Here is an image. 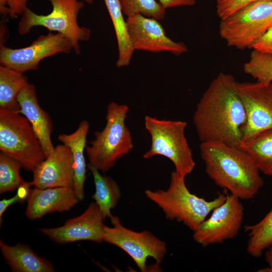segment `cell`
Returning <instances> with one entry per match:
<instances>
[{"label": "cell", "instance_id": "cell-1", "mask_svg": "<svg viewBox=\"0 0 272 272\" xmlns=\"http://www.w3.org/2000/svg\"><path fill=\"white\" fill-rule=\"evenodd\" d=\"M237 81L221 72L197 104L193 122L201 142H218L238 147L243 141L246 113Z\"/></svg>", "mask_w": 272, "mask_h": 272}, {"label": "cell", "instance_id": "cell-2", "mask_svg": "<svg viewBox=\"0 0 272 272\" xmlns=\"http://www.w3.org/2000/svg\"><path fill=\"white\" fill-rule=\"evenodd\" d=\"M200 157L215 184L240 199L254 198L264 182L252 159L238 147L221 142H201Z\"/></svg>", "mask_w": 272, "mask_h": 272}, {"label": "cell", "instance_id": "cell-3", "mask_svg": "<svg viewBox=\"0 0 272 272\" xmlns=\"http://www.w3.org/2000/svg\"><path fill=\"white\" fill-rule=\"evenodd\" d=\"M185 178L174 171L166 190L147 189L145 193L161 209L167 219L182 223L194 231L211 212L225 201L228 191L224 190L213 200H206L190 192Z\"/></svg>", "mask_w": 272, "mask_h": 272}, {"label": "cell", "instance_id": "cell-4", "mask_svg": "<svg viewBox=\"0 0 272 272\" xmlns=\"http://www.w3.org/2000/svg\"><path fill=\"white\" fill-rule=\"evenodd\" d=\"M128 110L126 104L109 103L104 128L94 132V139L90 145L86 146L85 152L89 164L100 171H109L118 159L133 147L132 135L125 124Z\"/></svg>", "mask_w": 272, "mask_h": 272}, {"label": "cell", "instance_id": "cell-5", "mask_svg": "<svg viewBox=\"0 0 272 272\" xmlns=\"http://www.w3.org/2000/svg\"><path fill=\"white\" fill-rule=\"evenodd\" d=\"M144 123L150 135L151 144L143 158L163 156L173 163L175 171L179 174L186 177L190 174L195 163L185 134L187 123L147 115Z\"/></svg>", "mask_w": 272, "mask_h": 272}, {"label": "cell", "instance_id": "cell-6", "mask_svg": "<svg viewBox=\"0 0 272 272\" xmlns=\"http://www.w3.org/2000/svg\"><path fill=\"white\" fill-rule=\"evenodd\" d=\"M0 151L33 171L45 158L41 143L28 120L20 112L0 108Z\"/></svg>", "mask_w": 272, "mask_h": 272}, {"label": "cell", "instance_id": "cell-7", "mask_svg": "<svg viewBox=\"0 0 272 272\" xmlns=\"http://www.w3.org/2000/svg\"><path fill=\"white\" fill-rule=\"evenodd\" d=\"M48 1L52 10L46 15H38L28 8L25 11L18 24V33L24 35L34 27H45L66 37L71 41L73 50L79 54L80 43L88 40L91 34L89 29L81 27L78 23V16L84 7V3L79 0Z\"/></svg>", "mask_w": 272, "mask_h": 272}, {"label": "cell", "instance_id": "cell-8", "mask_svg": "<svg viewBox=\"0 0 272 272\" xmlns=\"http://www.w3.org/2000/svg\"><path fill=\"white\" fill-rule=\"evenodd\" d=\"M271 26L272 1H258L221 20L219 32L228 46L244 50L251 48Z\"/></svg>", "mask_w": 272, "mask_h": 272}, {"label": "cell", "instance_id": "cell-9", "mask_svg": "<svg viewBox=\"0 0 272 272\" xmlns=\"http://www.w3.org/2000/svg\"><path fill=\"white\" fill-rule=\"evenodd\" d=\"M112 227L105 225L103 242L117 246L133 259L142 271H147V260L153 258L159 266L167 253L165 242L151 232H137L123 226L119 217L112 215L109 218Z\"/></svg>", "mask_w": 272, "mask_h": 272}, {"label": "cell", "instance_id": "cell-10", "mask_svg": "<svg viewBox=\"0 0 272 272\" xmlns=\"http://www.w3.org/2000/svg\"><path fill=\"white\" fill-rule=\"evenodd\" d=\"M73 49L71 41L59 34L49 32L41 35L30 45L11 48L1 44V65L24 74L38 69L43 59L59 53H69Z\"/></svg>", "mask_w": 272, "mask_h": 272}, {"label": "cell", "instance_id": "cell-11", "mask_svg": "<svg viewBox=\"0 0 272 272\" xmlns=\"http://www.w3.org/2000/svg\"><path fill=\"white\" fill-rule=\"evenodd\" d=\"M240 199L230 193L193 231V239L201 246L222 243L234 238L242 227L244 207Z\"/></svg>", "mask_w": 272, "mask_h": 272}, {"label": "cell", "instance_id": "cell-12", "mask_svg": "<svg viewBox=\"0 0 272 272\" xmlns=\"http://www.w3.org/2000/svg\"><path fill=\"white\" fill-rule=\"evenodd\" d=\"M236 88L246 113L243 141L272 128V83L237 82Z\"/></svg>", "mask_w": 272, "mask_h": 272}, {"label": "cell", "instance_id": "cell-13", "mask_svg": "<svg viewBox=\"0 0 272 272\" xmlns=\"http://www.w3.org/2000/svg\"><path fill=\"white\" fill-rule=\"evenodd\" d=\"M126 21L130 41L134 50L152 52L167 51L176 55L188 51L184 43L174 41L166 35L158 20L135 14L127 17Z\"/></svg>", "mask_w": 272, "mask_h": 272}, {"label": "cell", "instance_id": "cell-14", "mask_svg": "<svg viewBox=\"0 0 272 272\" xmlns=\"http://www.w3.org/2000/svg\"><path fill=\"white\" fill-rule=\"evenodd\" d=\"M104 219L99 206L95 202H93L81 215L69 220L62 226L52 228H41L40 230L58 244L82 240L101 243L103 242Z\"/></svg>", "mask_w": 272, "mask_h": 272}, {"label": "cell", "instance_id": "cell-15", "mask_svg": "<svg viewBox=\"0 0 272 272\" xmlns=\"http://www.w3.org/2000/svg\"><path fill=\"white\" fill-rule=\"evenodd\" d=\"M33 186L38 188L56 187H73L74 167L72 151L61 144L32 171Z\"/></svg>", "mask_w": 272, "mask_h": 272}, {"label": "cell", "instance_id": "cell-16", "mask_svg": "<svg viewBox=\"0 0 272 272\" xmlns=\"http://www.w3.org/2000/svg\"><path fill=\"white\" fill-rule=\"evenodd\" d=\"M26 216L31 220L55 212L70 210L80 200L73 187H56L31 189L27 199Z\"/></svg>", "mask_w": 272, "mask_h": 272}, {"label": "cell", "instance_id": "cell-17", "mask_svg": "<svg viewBox=\"0 0 272 272\" xmlns=\"http://www.w3.org/2000/svg\"><path fill=\"white\" fill-rule=\"evenodd\" d=\"M18 101L20 106V113L32 125L47 157L55 148L51 138L52 121L49 114L39 105L35 86L28 83L20 93Z\"/></svg>", "mask_w": 272, "mask_h": 272}, {"label": "cell", "instance_id": "cell-18", "mask_svg": "<svg viewBox=\"0 0 272 272\" xmlns=\"http://www.w3.org/2000/svg\"><path fill=\"white\" fill-rule=\"evenodd\" d=\"M89 123L85 120L80 122L77 129L70 134L62 133L58 140L71 149L74 161L73 189L81 201L84 198V184L86 178L87 165L84 156Z\"/></svg>", "mask_w": 272, "mask_h": 272}, {"label": "cell", "instance_id": "cell-19", "mask_svg": "<svg viewBox=\"0 0 272 272\" xmlns=\"http://www.w3.org/2000/svg\"><path fill=\"white\" fill-rule=\"evenodd\" d=\"M2 254L14 272H53L52 264L37 255L28 245L19 243L9 245L0 240Z\"/></svg>", "mask_w": 272, "mask_h": 272}, {"label": "cell", "instance_id": "cell-20", "mask_svg": "<svg viewBox=\"0 0 272 272\" xmlns=\"http://www.w3.org/2000/svg\"><path fill=\"white\" fill-rule=\"evenodd\" d=\"M238 148L252 159L260 172L272 177V128L243 141Z\"/></svg>", "mask_w": 272, "mask_h": 272}, {"label": "cell", "instance_id": "cell-21", "mask_svg": "<svg viewBox=\"0 0 272 272\" xmlns=\"http://www.w3.org/2000/svg\"><path fill=\"white\" fill-rule=\"evenodd\" d=\"M111 18L118 45V57L116 66L118 67L129 65L134 49L131 44L127 27L126 21L119 0H104Z\"/></svg>", "mask_w": 272, "mask_h": 272}, {"label": "cell", "instance_id": "cell-22", "mask_svg": "<svg viewBox=\"0 0 272 272\" xmlns=\"http://www.w3.org/2000/svg\"><path fill=\"white\" fill-rule=\"evenodd\" d=\"M87 167L92 174L95 187L92 198L99 206L104 218H110L112 215L111 210L117 206L121 197L119 186L112 178L101 174L89 163Z\"/></svg>", "mask_w": 272, "mask_h": 272}, {"label": "cell", "instance_id": "cell-23", "mask_svg": "<svg viewBox=\"0 0 272 272\" xmlns=\"http://www.w3.org/2000/svg\"><path fill=\"white\" fill-rule=\"evenodd\" d=\"M23 74L0 66V108L20 112L18 96L28 83Z\"/></svg>", "mask_w": 272, "mask_h": 272}, {"label": "cell", "instance_id": "cell-24", "mask_svg": "<svg viewBox=\"0 0 272 272\" xmlns=\"http://www.w3.org/2000/svg\"><path fill=\"white\" fill-rule=\"evenodd\" d=\"M248 233L246 251L252 257L258 258L272 244V208L259 222L243 228Z\"/></svg>", "mask_w": 272, "mask_h": 272}, {"label": "cell", "instance_id": "cell-25", "mask_svg": "<svg viewBox=\"0 0 272 272\" xmlns=\"http://www.w3.org/2000/svg\"><path fill=\"white\" fill-rule=\"evenodd\" d=\"M243 69L257 82L272 83V54L253 49Z\"/></svg>", "mask_w": 272, "mask_h": 272}, {"label": "cell", "instance_id": "cell-26", "mask_svg": "<svg viewBox=\"0 0 272 272\" xmlns=\"http://www.w3.org/2000/svg\"><path fill=\"white\" fill-rule=\"evenodd\" d=\"M22 164L14 158L0 152V193L14 191L25 181L20 174Z\"/></svg>", "mask_w": 272, "mask_h": 272}, {"label": "cell", "instance_id": "cell-27", "mask_svg": "<svg viewBox=\"0 0 272 272\" xmlns=\"http://www.w3.org/2000/svg\"><path fill=\"white\" fill-rule=\"evenodd\" d=\"M123 13L128 17L140 14L156 20L165 18L166 9L156 0H119Z\"/></svg>", "mask_w": 272, "mask_h": 272}, {"label": "cell", "instance_id": "cell-28", "mask_svg": "<svg viewBox=\"0 0 272 272\" xmlns=\"http://www.w3.org/2000/svg\"><path fill=\"white\" fill-rule=\"evenodd\" d=\"M258 1H272V0H217L216 13L219 18L222 20L245 6Z\"/></svg>", "mask_w": 272, "mask_h": 272}, {"label": "cell", "instance_id": "cell-29", "mask_svg": "<svg viewBox=\"0 0 272 272\" xmlns=\"http://www.w3.org/2000/svg\"><path fill=\"white\" fill-rule=\"evenodd\" d=\"M32 185V182L24 181L17 188V193L14 196L8 199H4L0 201L1 223L2 221V218L3 215L9 207L17 202L22 203L27 200L29 191L31 189L30 186Z\"/></svg>", "mask_w": 272, "mask_h": 272}, {"label": "cell", "instance_id": "cell-30", "mask_svg": "<svg viewBox=\"0 0 272 272\" xmlns=\"http://www.w3.org/2000/svg\"><path fill=\"white\" fill-rule=\"evenodd\" d=\"M29 0H0V12L3 15L12 18L22 16L28 9L27 3Z\"/></svg>", "mask_w": 272, "mask_h": 272}, {"label": "cell", "instance_id": "cell-31", "mask_svg": "<svg viewBox=\"0 0 272 272\" xmlns=\"http://www.w3.org/2000/svg\"><path fill=\"white\" fill-rule=\"evenodd\" d=\"M251 48L272 54V26L255 42Z\"/></svg>", "mask_w": 272, "mask_h": 272}, {"label": "cell", "instance_id": "cell-32", "mask_svg": "<svg viewBox=\"0 0 272 272\" xmlns=\"http://www.w3.org/2000/svg\"><path fill=\"white\" fill-rule=\"evenodd\" d=\"M159 2L162 7L166 9L167 8L181 7L193 6L196 3L195 0H159Z\"/></svg>", "mask_w": 272, "mask_h": 272}, {"label": "cell", "instance_id": "cell-33", "mask_svg": "<svg viewBox=\"0 0 272 272\" xmlns=\"http://www.w3.org/2000/svg\"><path fill=\"white\" fill-rule=\"evenodd\" d=\"M264 259L268 266V271L272 272V244L264 251Z\"/></svg>", "mask_w": 272, "mask_h": 272}, {"label": "cell", "instance_id": "cell-34", "mask_svg": "<svg viewBox=\"0 0 272 272\" xmlns=\"http://www.w3.org/2000/svg\"><path fill=\"white\" fill-rule=\"evenodd\" d=\"M83 1L90 5L92 4L93 2V0H83Z\"/></svg>", "mask_w": 272, "mask_h": 272}]
</instances>
